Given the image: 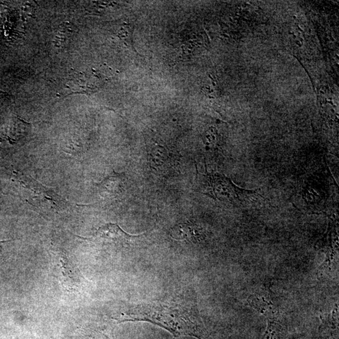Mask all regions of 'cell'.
<instances>
[{"label": "cell", "instance_id": "obj_1", "mask_svg": "<svg viewBox=\"0 0 339 339\" xmlns=\"http://www.w3.org/2000/svg\"><path fill=\"white\" fill-rule=\"evenodd\" d=\"M191 312L182 304L159 302L137 306L121 317L123 320L151 321L168 330L175 336H195L197 326Z\"/></svg>", "mask_w": 339, "mask_h": 339}, {"label": "cell", "instance_id": "obj_2", "mask_svg": "<svg viewBox=\"0 0 339 339\" xmlns=\"http://www.w3.org/2000/svg\"><path fill=\"white\" fill-rule=\"evenodd\" d=\"M204 193L221 201L233 204H242L247 198L258 194V190L238 188L231 180L218 173H199Z\"/></svg>", "mask_w": 339, "mask_h": 339}, {"label": "cell", "instance_id": "obj_3", "mask_svg": "<svg viewBox=\"0 0 339 339\" xmlns=\"http://www.w3.org/2000/svg\"><path fill=\"white\" fill-rule=\"evenodd\" d=\"M151 154L152 162L155 167H163L169 165L170 162V156L164 147L158 146Z\"/></svg>", "mask_w": 339, "mask_h": 339}]
</instances>
